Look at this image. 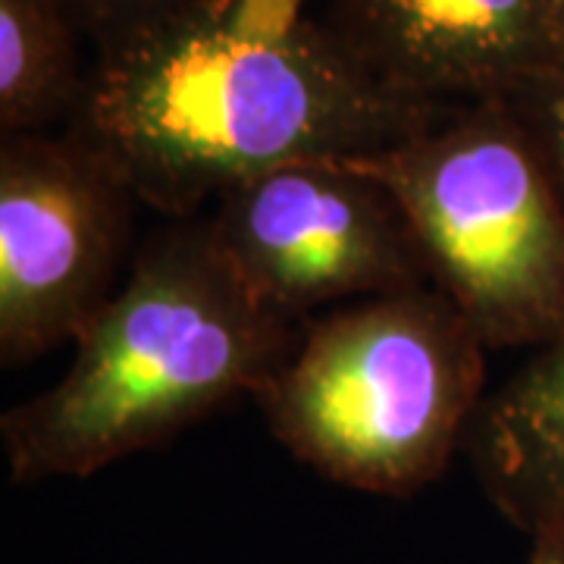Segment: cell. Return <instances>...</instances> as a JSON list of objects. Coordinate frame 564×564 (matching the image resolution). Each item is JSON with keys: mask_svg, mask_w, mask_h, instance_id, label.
<instances>
[{"mask_svg": "<svg viewBox=\"0 0 564 564\" xmlns=\"http://www.w3.org/2000/svg\"><path fill=\"white\" fill-rule=\"evenodd\" d=\"M440 110L392 95L317 20L226 0L95 54L73 129L139 202L185 217L285 163L386 151Z\"/></svg>", "mask_w": 564, "mask_h": 564, "instance_id": "1", "label": "cell"}, {"mask_svg": "<svg viewBox=\"0 0 564 564\" xmlns=\"http://www.w3.org/2000/svg\"><path fill=\"white\" fill-rule=\"evenodd\" d=\"M299 336L223 258L207 220L151 236L76 336L57 383L3 414L17 484L91 477L258 395Z\"/></svg>", "mask_w": 564, "mask_h": 564, "instance_id": "2", "label": "cell"}, {"mask_svg": "<svg viewBox=\"0 0 564 564\" xmlns=\"http://www.w3.org/2000/svg\"><path fill=\"white\" fill-rule=\"evenodd\" d=\"M486 343L430 285L333 311L254 395L289 455L404 499L440 480L486 402Z\"/></svg>", "mask_w": 564, "mask_h": 564, "instance_id": "3", "label": "cell"}, {"mask_svg": "<svg viewBox=\"0 0 564 564\" xmlns=\"http://www.w3.org/2000/svg\"><path fill=\"white\" fill-rule=\"evenodd\" d=\"M351 161L399 198L430 282L489 351L562 336L564 198L502 95L443 107L414 135Z\"/></svg>", "mask_w": 564, "mask_h": 564, "instance_id": "4", "label": "cell"}, {"mask_svg": "<svg viewBox=\"0 0 564 564\" xmlns=\"http://www.w3.org/2000/svg\"><path fill=\"white\" fill-rule=\"evenodd\" d=\"M120 166L76 129L0 139V361L76 343L113 299L132 204Z\"/></svg>", "mask_w": 564, "mask_h": 564, "instance_id": "5", "label": "cell"}, {"mask_svg": "<svg viewBox=\"0 0 564 564\" xmlns=\"http://www.w3.org/2000/svg\"><path fill=\"white\" fill-rule=\"evenodd\" d=\"M207 226L248 292L289 323L326 304L430 285L399 198L351 158L285 163L239 182Z\"/></svg>", "mask_w": 564, "mask_h": 564, "instance_id": "6", "label": "cell"}, {"mask_svg": "<svg viewBox=\"0 0 564 564\" xmlns=\"http://www.w3.org/2000/svg\"><path fill=\"white\" fill-rule=\"evenodd\" d=\"M392 95L499 98L549 66V0H326L317 20Z\"/></svg>", "mask_w": 564, "mask_h": 564, "instance_id": "7", "label": "cell"}, {"mask_svg": "<svg viewBox=\"0 0 564 564\" xmlns=\"http://www.w3.org/2000/svg\"><path fill=\"white\" fill-rule=\"evenodd\" d=\"M464 448L508 524L564 543V333L486 395Z\"/></svg>", "mask_w": 564, "mask_h": 564, "instance_id": "8", "label": "cell"}, {"mask_svg": "<svg viewBox=\"0 0 564 564\" xmlns=\"http://www.w3.org/2000/svg\"><path fill=\"white\" fill-rule=\"evenodd\" d=\"M82 44L61 0H0V135L73 129L91 79Z\"/></svg>", "mask_w": 564, "mask_h": 564, "instance_id": "9", "label": "cell"}, {"mask_svg": "<svg viewBox=\"0 0 564 564\" xmlns=\"http://www.w3.org/2000/svg\"><path fill=\"white\" fill-rule=\"evenodd\" d=\"M95 54L226 0H61Z\"/></svg>", "mask_w": 564, "mask_h": 564, "instance_id": "10", "label": "cell"}, {"mask_svg": "<svg viewBox=\"0 0 564 564\" xmlns=\"http://www.w3.org/2000/svg\"><path fill=\"white\" fill-rule=\"evenodd\" d=\"M533 135L564 198V66H545L502 95Z\"/></svg>", "mask_w": 564, "mask_h": 564, "instance_id": "11", "label": "cell"}, {"mask_svg": "<svg viewBox=\"0 0 564 564\" xmlns=\"http://www.w3.org/2000/svg\"><path fill=\"white\" fill-rule=\"evenodd\" d=\"M549 66H564V0H549Z\"/></svg>", "mask_w": 564, "mask_h": 564, "instance_id": "12", "label": "cell"}, {"mask_svg": "<svg viewBox=\"0 0 564 564\" xmlns=\"http://www.w3.org/2000/svg\"><path fill=\"white\" fill-rule=\"evenodd\" d=\"M527 564H564V543L552 540H533V552Z\"/></svg>", "mask_w": 564, "mask_h": 564, "instance_id": "13", "label": "cell"}]
</instances>
